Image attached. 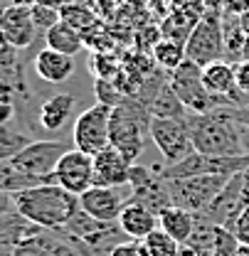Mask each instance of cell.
Listing matches in <instances>:
<instances>
[{
	"label": "cell",
	"instance_id": "6da1fadb",
	"mask_svg": "<svg viewBox=\"0 0 249 256\" xmlns=\"http://www.w3.org/2000/svg\"><path fill=\"white\" fill-rule=\"evenodd\" d=\"M185 124L197 153L222 158L249 156V128L234 118L229 106L207 114H187Z\"/></svg>",
	"mask_w": 249,
	"mask_h": 256
},
{
	"label": "cell",
	"instance_id": "7a4b0ae2",
	"mask_svg": "<svg viewBox=\"0 0 249 256\" xmlns=\"http://www.w3.org/2000/svg\"><path fill=\"white\" fill-rule=\"evenodd\" d=\"M13 197H15V210L25 220L50 232H62L72 222V217L82 210L79 197L60 185H37L30 190L15 192Z\"/></svg>",
	"mask_w": 249,
	"mask_h": 256
},
{
	"label": "cell",
	"instance_id": "3957f363",
	"mask_svg": "<svg viewBox=\"0 0 249 256\" xmlns=\"http://www.w3.org/2000/svg\"><path fill=\"white\" fill-rule=\"evenodd\" d=\"M151 111L146 108L143 101L136 96H128L124 104L111 108V121H109V143L121 150L131 162L143 150L146 138H151Z\"/></svg>",
	"mask_w": 249,
	"mask_h": 256
},
{
	"label": "cell",
	"instance_id": "277c9868",
	"mask_svg": "<svg viewBox=\"0 0 249 256\" xmlns=\"http://www.w3.org/2000/svg\"><path fill=\"white\" fill-rule=\"evenodd\" d=\"M185 60L197 66H207L224 60V30L222 12H205L185 42Z\"/></svg>",
	"mask_w": 249,
	"mask_h": 256
},
{
	"label": "cell",
	"instance_id": "5b68a950",
	"mask_svg": "<svg viewBox=\"0 0 249 256\" xmlns=\"http://www.w3.org/2000/svg\"><path fill=\"white\" fill-rule=\"evenodd\" d=\"M227 180L229 178H224V175H200V178L168 180L173 207H180V210H187L192 214H200L215 202V197L227 185Z\"/></svg>",
	"mask_w": 249,
	"mask_h": 256
},
{
	"label": "cell",
	"instance_id": "8992f818",
	"mask_svg": "<svg viewBox=\"0 0 249 256\" xmlns=\"http://www.w3.org/2000/svg\"><path fill=\"white\" fill-rule=\"evenodd\" d=\"M249 168V156H234V158H222V156H205V153H192L180 162L160 168V175L165 180H183V178H200V175H224L232 178Z\"/></svg>",
	"mask_w": 249,
	"mask_h": 256
},
{
	"label": "cell",
	"instance_id": "52a82bcc",
	"mask_svg": "<svg viewBox=\"0 0 249 256\" xmlns=\"http://www.w3.org/2000/svg\"><path fill=\"white\" fill-rule=\"evenodd\" d=\"M109 121H111V106L106 104H94L92 108L82 111L72 128V143L77 150L96 156L104 148H109Z\"/></svg>",
	"mask_w": 249,
	"mask_h": 256
},
{
	"label": "cell",
	"instance_id": "ba28073f",
	"mask_svg": "<svg viewBox=\"0 0 249 256\" xmlns=\"http://www.w3.org/2000/svg\"><path fill=\"white\" fill-rule=\"evenodd\" d=\"M67 150H72L62 140H32L25 150H20L15 158L10 160V165L25 175L40 178L47 185H57L55 182V168Z\"/></svg>",
	"mask_w": 249,
	"mask_h": 256
},
{
	"label": "cell",
	"instance_id": "9c48e42d",
	"mask_svg": "<svg viewBox=\"0 0 249 256\" xmlns=\"http://www.w3.org/2000/svg\"><path fill=\"white\" fill-rule=\"evenodd\" d=\"M168 79H170L175 96L187 108V114H207L215 108V96L207 92L202 82V66L185 60L178 69L168 72Z\"/></svg>",
	"mask_w": 249,
	"mask_h": 256
},
{
	"label": "cell",
	"instance_id": "30bf717a",
	"mask_svg": "<svg viewBox=\"0 0 249 256\" xmlns=\"http://www.w3.org/2000/svg\"><path fill=\"white\" fill-rule=\"evenodd\" d=\"M128 185H131V197L141 204H146L148 210H153L160 214L163 210L173 207L170 190H168V180L160 175V165L146 168V165H131V175H128Z\"/></svg>",
	"mask_w": 249,
	"mask_h": 256
},
{
	"label": "cell",
	"instance_id": "8fae6325",
	"mask_svg": "<svg viewBox=\"0 0 249 256\" xmlns=\"http://www.w3.org/2000/svg\"><path fill=\"white\" fill-rule=\"evenodd\" d=\"M151 140L156 143L160 156L168 160V165L180 162L195 153L185 118H153L151 121Z\"/></svg>",
	"mask_w": 249,
	"mask_h": 256
},
{
	"label": "cell",
	"instance_id": "7c38bea8",
	"mask_svg": "<svg viewBox=\"0 0 249 256\" xmlns=\"http://www.w3.org/2000/svg\"><path fill=\"white\" fill-rule=\"evenodd\" d=\"M136 98L146 104V108L151 111L153 118H185L187 116V108L180 104V98L175 96L168 76H163L158 82L156 76L146 74V79L141 82V89H138Z\"/></svg>",
	"mask_w": 249,
	"mask_h": 256
},
{
	"label": "cell",
	"instance_id": "4fadbf2b",
	"mask_svg": "<svg viewBox=\"0 0 249 256\" xmlns=\"http://www.w3.org/2000/svg\"><path fill=\"white\" fill-rule=\"evenodd\" d=\"M55 182L67 192L82 197L94 188V156H87L77 148L67 150L55 168Z\"/></svg>",
	"mask_w": 249,
	"mask_h": 256
},
{
	"label": "cell",
	"instance_id": "5bb4252c",
	"mask_svg": "<svg viewBox=\"0 0 249 256\" xmlns=\"http://www.w3.org/2000/svg\"><path fill=\"white\" fill-rule=\"evenodd\" d=\"M0 30L15 50H25L37 40L32 5H8L0 10Z\"/></svg>",
	"mask_w": 249,
	"mask_h": 256
},
{
	"label": "cell",
	"instance_id": "9a60e30c",
	"mask_svg": "<svg viewBox=\"0 0 249 256\" xmlns=\"http://www.w3.org/2000/svg\"><path fill=\"white\" fill-rule=\"evenodd\" d=\"M131 160L114 146L104 148L101 153L94 156V185L99 188H124L128 185L131 175Z\"/></svg>",
	"mask_w": 249,
	"mask_h": 256
},
{
	"label": "cell",
	"instance_id": "2e32d148",
	"mask_svg": "<svg viewBox=\"0 0 249 256\" xmlns=\"http://www.w3.org/2000/svg\"><path fill=\"white\" fill-rule=\"evenodd\" d=\"M126 202L128 200L121 197L119 188H99V185H94L92 190H87L79 197V207L89 217L101 222H119V214Z\"/></svg>",
	"mask_w": 249,
	"mask_h": 256
},
{
	"label": "cell",
	"instance_id": "e0dca14e",
	"mask_svg": "<svg viewBox=\"0 0 249 256\" xmlns=\"http://www.w3.org/2000/svg\"><path fill=\"white\" fill-rule=\"evenodd\" d=\"M202 15H205L202 0H190V2L183 5V8H175V10L163 20L160 32H163V37L185 44L187 37H190V32L195 30V25L202 20Z\"/></svg>",
	"mask_w": 249,
	"mask_h": 256
},
{
	"label": "cell",
	"instance_id": "ac0fdd59",
	"mask_svg": "<svg viewBox=\"0 0 249 256\" xmlns=\"http://www.w3.org/2000/svg\"><path fill=\"white\" fill-rule=\"evenodd\" d=\"M119 226L126 232L128 239H138L143 242L151 232L158 229V214L153 210H148L146 204L136 202V200H128L119 214Z\"/></svg>",
	"mask_w": 249,
	"mask_h": 256
},
{
	"label": "cell",
	"instance_id": "d6986e66",
	"mask_svg": "<svg viewBox=\"0 0 249 256\" xmlns=\"http://www.w3.org/2000/svg\"><path fill=\"white\" fill-rule=\"evenodd\" d=\"M32 66H35V74L42 82H47V84H64L74 74V57L45 47V50H40L35 54Z\"/></svg>",
	"mask_w": 249,
	"mask_h": 256
},
{
	"label": "cell",
	"instance_id": "ffe728a7",
	"mask_svg": "<svg viewBox=\"0 0 249 256\" xmlns=\"http://www.w3.org/2000/svg\"><path fill=\"white\" fill-rule=\"evenodd\" d=\"M202 82L212 96H229L237 106L242 92L237 89V76H234V64L232 62L219 60V62L202 66Z\"/></svg>",
	"mask_w": 249,
	"mask_h": 256
},
{
	"label": "cell",
	"instance_id": "44dd1931",
	"mask_svg": "<svg viewBox=\"0 0 249 256\" xmlns=\"http://www.w3.org/2000/svg\"><path fill=\"white\" fill-rule=\"evenodd\" d=\"M74 104L77 98L72 94H55L47 101H42L40 111H37V121L47 133H57L67 126V121L74 114Z\"/></svg>",
	"mask_w": 249,
	"mask_h": 256
},
{
	"label": "cell",
	"instance_id": "7402d4cb",
	"mask_svg": "<svg viewBox=\"0 0 249 256\" xmlns=\"http://www.w3.org/2000/svg\"><path fill=\"white\" fill-rule=\"evenodd\" d=\"M158 226L168 236H173L180 246H185L195 232V214L187 210H180V207H168L158 214Z\"/></svg>",
	"mask_w": 249,
	"mask_h": 256
},
{
	"label": "cell",
	"instance_id": "603a6c76",
	"mask_svg": "<svg viewBox=\"0 0 249 256\" xmlns=\"http://www.w3.org/2000/svg\"><path fill=\"white\" fill-rule=\"evenodd\" d=\"M45 42H47V47H50V50L74 57V54L84 47V34H82L79 30H74L72 25H67V22L60 20L52 30L45 34Z\"/></svg>",
	"mask_w": 249,
	"mask_h": 256
},
{
	"label": "cell",
	"instance_id": "cb8c5ba5",
	"mask_svg": "<svg viewBox=\"0 0 249 256\" xmlns=\"http://www.w3.org/2000/svg\"><path fill=\"white\" fill-rule=\"evenodd\" d=\"M151 60H153L160 69L173 72V69H178L180 64L185 62V44H180V42H175V40L163 37V40H158L156 44H153Z\"/></svg>",
	"mask_w": 249,
	"mask_h": 256
},
{
	"label": "cell",
	"instance_id": "d4e9b609",
	"mask_svg": "<svg viewBox=\"0 0 249 256\" xmlns=\"http://www.w3.org/2000/svg\"><path fill=\"white\" fill-rule=\"evenodd\" d=\"M60 20L72 25L82 34H87L92 28H96V12L89 5H82V2H62L60 5Z\"/></svg>",
	"mask_w": 249,
	"mask_h": 256
},
{
	"label": "cell",
	"instance_id": "484cf974",
	"mask_svg": "<svg viewBox=\"0 0 249 256\" xmlns=\"http://www.w3.org/2000/svg\"><path fill=\"white\" fill-rule=\"evenodd\" d=\"M32 143L30 136L10 126H0V160H13L20 150H25Z\"/></svg>",
	"mask_w": 249,
	"mask_h": 256
},
{
	"label": "cell",
	"instance_id": "4316f807",
	"mask_svg": "<svg viewBox=\"0 0 249 256\" xmlns=\"http://www.w3.org/2000/svg\"><path fill=\"white\" fill-rule=\"evenodd\" d=\"M143 244H146V249H148L151 256H178L180 249H183V246H180L173 236H168L160 226L143 239Z\"/></svg>",
	"mask_w": 249,
	"mask_h": 256
},
{
	"label": "cell",
	"instance_id": "83f0119b",
	"mask_svg": "<svg viewBox=\"0 0 249 256\" xmlns=\"http://www.w3.org/2000/svg\"><path fill=\"white\" fill-rule=\"evenodd\" d=\"M32 20H35L37 34H47V32L60 22V8L37 0V2H32Z\"/></svg>",
	"mask_w": 249,
	"mask_h": 256
},
{
	"label": "cell",
	"instance_id": "f1b7e54d",
	"mask_svg": "<svg viewBox=\"0 0 249 256\" xmlns=\"http://www.w3.org/2000/svg\"><path fill=\"white\" fill-rule=\"evenodd\" d=\"M94 92H96V98H99V104H106V106H111V108H116L119 104H124L128 96L116 86V82H111V79H94Z\"/></svg>",
	"mask_w": 249,
	"mask_h": 256
},
{
	"label": "cell",
	"instance_id": "f546056e",
	"mask_svg": "<svg viewBox=\"0 0 249 256\" xmlns=\"http://www.w3.org/2000/svg\"><path fill=\"white\" fill-rule=\"evenodd\" d=\"M13 256H50V244H47V229H42L40 234H35L30 239H25L23 244H18V249Z\"/></svg>",
	"mask_w": 249,
	"mask_h": 256
},
{
	"label": "cell",
	"instance_id": "4dcf8cb0",
	"mask_svg": "<svg viewBox=\"0 0 249 256\" xmlns=\"http://www.w3.org/2000/svg\"><path fill=\"white\" fill-rule=\"evenodd\" d=\"M229 234L237 239V244H242V246H249V207L237 217V222L232 224V229H229Z\"/></svg>",
	"mask_w": 249,
	"mask_h": 256
},
{
	"label": "cell",
	"instance_id": "1f68e13d",
	"mask_svg": "<svg viewBox=\"0 0 249 256\" xmlns=\"http://www.w3.org/2000/svg\"><path fill=\"white\" fill-rule=\"evenodd\" d=\"M109 256H151V254H148V249H146L143 242H138V239H128V242H124V244H119Z\"/></svg>",
	"mask_w": 249,
	"mask_h": 256
},
{
	"label": "cell",
	"instance_id": "d6a6232c",
	"mask_svg": "<svg viewBox=\"0 0 249 256\" xmlns=\"http://www.w3.org/2000/svg\"><path fill=\"white\" fill-rule=\"evenodd\" d=\"M219 2L227 18H242L249 12V0H219Z\"/></svg>",
	"mask_w": 249,
	"mask_h": 256
},
{
	"label": "cell",
	"instance_id": "836d02e7",
	"mask_svg": "<svg viewBox=\"0 0 249 256\" xmlns=\"http://www.w3.org/2000/svg\"><path fill=\"white\" fill-rule=\"evenodd\" d=\"M234 76H237V89L249 96V60L234 64Z\"/></svg>",
	"mask_w": 249,
	"mask_h": 256
},
{
	"label": "cell",
	"instance_id": "e575fe53",
	"mask_svg": "<svg viewBox=\"0 0 249 256\" xmlns=\"http://www.w3.org/2000/svg\"><path fill=\"white\" fill-rule=\"evenodd\" d=\"M13 212H18V210H15V197H13V192L0 190V220L8 217V214H13Z\"/></svg>",
	"mask_w": 249,
	"mask_h": 256
},
{
	"label": "cell",
	"instance_id": "d590c367",
	"mask_svg": "<svg viewBox=\"0 0 249 256\" xmlns=\"http://www.w3.org/2000/svg\"><path fill=\"white\" fill-rule=\"evenodd\" d=\"M18 114V106L15 104H0V126H8Z\"/></svg>",
	"mask_w": 249,
	"mask_h": 256
},
{
	"label": "cell",
	"instance_id": "8d00e7d4",
	"mask_svg": "<svg viewBox=\"0 0 249 256\" xmlns=\"http://www.w3.org/2000/svg\"><path fill=\"white\" fill-rule=\"evenodd\" d=\"M232 108V114H234V118L242 124V126L249 128V98L242 104V106H229Z\"/></svg>",
	"mask_w": 249,
	"mask_h": 256
},
{
	"label": "cell",
	"instance_id": "74e56055",
	"mask_svg": "<svg viewBox=\"0 0 249 256\" xmlns=\"http://www.w3.org/2000/svg\"><path fill=\"white\" fill-rule=\"evenodd\" d=\"M234 256H249V246H237V252H234Z\"/></svg>",
	"mask_w": 249,
	"mask_h": 256
},
{
	"label": "cell",
	"instance_id": "f35d334b",
	"mask_svg": "<svg viewBox=\"0 0 249 256\" xmlns=\"http://www.w3.org/2000/svg\"><path fill=\"white\" fill-rule=\"evenodd\" d=\"M8 5H10L8 0H0V10H3V8H8Z\"/></svg>",
	"mask_w": 249,
	"mask_h": 256
}]
</instances>
